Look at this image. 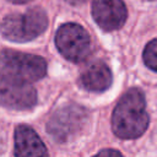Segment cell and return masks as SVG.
<instances>
[{"instance_id": "1", "label": "cell", "mask_w": 157, "mask_h": 157, "mask_svg": "<svg viewBox=\"0 0 157 157\" xmlns=\"http://www.w3.org/2000/svg\"><path fill=\"white\" fill-rule=\"evenodd\" d=\"M148 125L146 102L139 88L126 91L119 99L112 115L113 132L120 139H136Z\"/></svg>"}, {"instance_id": "2", "label": "cell", "mask_w": 157, "mask_h": 157, "mask_svg": "<svg viewBox=\"0 0 157 157\" xmlns=\"http://www.w3.org/2000/svg\"><path fill=\"white\" fill-rule=\"evenodd\" d=\"M48 26L47 13L40 7L25 13H11L0 23L1 34L12 42H28L42 34Z\"/></svg>"}, {"instance_id": "3", "label": "cell", "mask_w": 157, "mask_h": 157, "mask_svg": "<svg viewBox=\"0 0 157 157\" xmlns=\"http://www.w3.org/2000/svg\"><path fill=\"white\" fill-rule=\"evenodd\" d=\"M47 72V63L42 56L2 50L0 53V74L23 81L33 82L40 80Z\"/></svg>"}, {"instance_id": "4", "label": "cell", "mask_w": 157, "mask_h": 157, "mask_svg": "<svg viewBox=\"0 0 157 157\" xmlns=\"http://www.w3.org/2000/svg\"><path fill=\"white\" fill-rule=\"evenodd\" d=\"M88 119V112L78 104H67L59 108L50 117L47 130L49 135L60 144L72 140L78 135Z\"/></svg>"}, {"instance_id": "5", "label": "cell", "mask_w": 157, "mask_h": 157, "mask_svg": "<svg viewBox=\"0 0 157 157\" xmlns=\"http://www.w3.org/2000/svg\"><path fill=\"white\" fill-rule=\"evenodd\" d=\"M55 44L59 52L70 61L80 63L90 53L91 40L86 29L76 23L61 26L55 36Z\"/></svg>"}, {"instance_id": "6", "label": "cell", "mask_w": 157, "mask_h": 157, "mask_svg": "<svg viewBox=\"0 0 157 157\" xmlns=\"http://www.w3.org/2000/svg\"><path fill=\"white\" fill-rule=\"evenodd\" d=\"M37 102V92L28 82L0 74V105L11 109H29Z\"/></svg>"}, {"instance_id": "7", "label": "cell", "mask_w": 157, "mask_h": 157, "mask_svg": "<svg viewBox=\"0 0 157 157\" xmlns=\"http://www.w3.org/2000/svg\"><path fill=\"white\" fill-rule=\"evenodd\" d=\"M92 15L101 28L114 31L124 25L128 12L123 0H93Z\"/></svg>"}, {"instance_id": "8", "label": "cell", "mask_w": 157, "mask_h": 157, "mask_svg": "<svg viewBox=\"0 0 157 157\" xmlns=\"http://www.w3.org/2000/svg\"><path fill=\"white\" fill-rule=\"evenodd\" d=\"M13 139L16 157H48L45 145L32 128L18 125Z\"/></svg>"}, {"instance_id": "9", "label": "cell", "mask_w": 157, "mask_h": 157, "mask_svg": "<svg viewBox=\"0 0 157 157\" xmlns=\"http://www.w3.org/2000/svg\"><path fill=\"white\" fill-rule=\"evenodd\" d=\"M81 85L93 92H102L112 83V72L103 61L91 63L80 76Z\"/></svg>"}, {"instance_id": "10", "label": "cell", "mask_w": 157, "mask_h": 157, "mask_svg": "<svg viewBox=\"0 0 157 157\" xmlns=\"http://www.w3.org/2000/svg\"><path fill=\"white\" fill-rule=\"evenodd\" d=\"M144 60L150 69L157 71V38L146 45L144 50Z\"/></svg>"}, {"instance_id": "11", "label": "cell", "mask_w": 157, "mask_h": 157, "mask_svg": "<svg viewBox=\"0 0 157 157\" xmlns=\"http://www.w3.org/2000/svg\"><path fill=\"white\" fill-rule=\"evenodd\" d=\"M93 157H124L119 151L117 150H112V148H105V150H102L101 152H98L96 156Z\"/></svg>"}, {"instance_id": "12", "label": "cell", "mask_w": 157, "mask_h": 157, "mask_svg": "<svg viewBox=\"0 0 157 157\" xmlns=\"http://www.w3.org/2000/svg\"><path fill=\"white\" fill-rule=\"evenodd\" d=\"M69 4H71V5H78V4H82V2H85L86 0H66Z\"/></svg>"}, {"instance_id": "13", "label": "cell", "mask_w": 157, "mask_h": 157, "mask_svg": "<svg viewBox=\"0 0 157 157\" xmlns=\"http://www.w3.org/2000/svg\"><path fill=\"white\" fill-rule=\"evenodd\" d=\"M11 2H15V4H23V2H28L31 0H10Z\"/></svg>"}]
</instances>
